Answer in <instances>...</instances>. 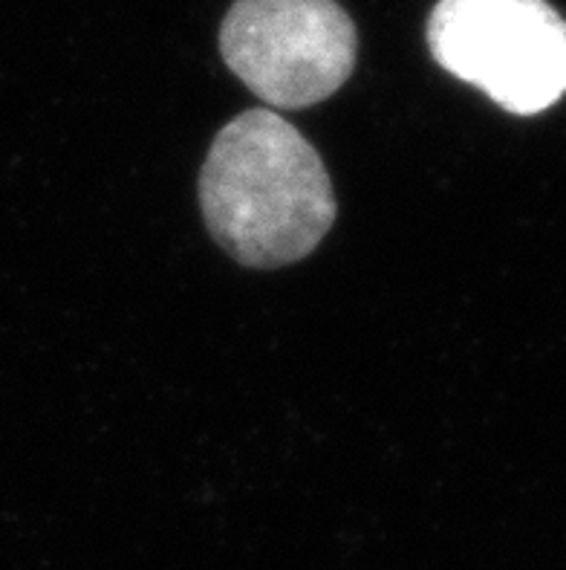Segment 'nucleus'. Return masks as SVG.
Segmentation results:
<instances>
[{"instance_id": "f257e3e1", "label": "nucleus", "mask_w": 566, "mask_h": 570, "mask_svg": "<svg viewBox=\"0 0 566 570\" xmlns=\"http://www.w3.org/2000/svg\"><path fill=\"white\" fill-rule=\"evenodd\" d=\"M200 206L217 244L264 269L307 258L336 220L321 157L272 110H246L217 134L200 171Z\"/></svg>"}, {"instance_id": "f03ea898", "label": "nucleus", "mask_w": 566, "mask_h": 570, "mask_svg": "<svg viewBox=\"0 0 566 570\" xmlns=\"http://www.w3.org/2000/svg\"><path fill=\"white\" fill-rule=\"evenodd\" d=\"M428 43L512 114H540L566 94V21L546 0H439Z\"/></svg>"}, {"instance_id": "7ed1b4c3", "label": "nucleus", "mask_w": 566, "mask_h": 570, "mask_svg": "<svg viewBox=\"0 0 566 570\" xmlns=\"http://www.w3.org/2000/svg\"><path fill=\"white\" fill-rule=\"evenodd\" d=\"M359 38L336 0H235L220 52L251 94L280 110L330 99L350 79Z\"/></svg>"}]
</instances>
